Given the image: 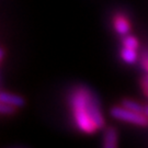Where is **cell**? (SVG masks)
<instances>
[{"instance_id":"obj_1","label":"cell","mask_w":148,"mask_h":148,"mask_svg":"<svg viewBox=\"0 0 148 148\" xmlns=\"http://www.w3.org/2000/svg\"><path fill=\"white\" fill-rule=\"evenodd\" d=\"M73 116L78 130L86 134H92L104 127V117L100 103L88 88L79 87L75 89L69 98Z\"/></svg>"},{"instance_id":"obj_2","label":"cell","mask_w":148,"mask_h":148,"mask_svg":"<svg viewBox=\"0 0 148 148\" xmlns=\"http://www.w3.org/2000/svg\"><path fill=\"white\" fill-rule=\"evenodd\" d=\"M110 114L113 119L121 122L130 123L136 126H148V116L144 113L131 111L124 106H114L112 108Z\"/></svg>"},{"instance_id":"obj_3","label":"cell","mask_w":148,"mask_h":148,"mask_svg":"<svg viewBox=\"0 0 148 148\" xmlns=\"http://www.w3.org/2000/svg\"><path fill=\"white\" fill-rule=\"evenodd\" d=\"M113 25L114 30L116 31L119 35L125 36L127 34H130L131 32V23L123 14H116L113 19Z\"/></svg>"},{"instance_id":"obj_4","label":"cell","mask_w":148,"mask_h":148,"mask_svg":"<svg viewBox=\"0 0 148 148\" xmlns=\"http://www.w3.org/2000/svg\"><path fill=\"white\" fill-rule=\"evenodd\" d=\"M0 101L2 103H5L7 106H11V108H20L23 106L24 104V100L20 95H13V93H9V92H0Z\"/></svg>"},{"instance_id":"obj_5","label":"cell","mask_w":148,"mask_h":148,"mask_svg":"<svg viewBox=\"0 0 148 148\" xmlns=\"http://www.w3.org/2000/svg\"><path fill=\"white\" fill-rule=\"evenodd\" d=\"M117 145V133L115 128L108 127L103 134V146L106 148H114Z\"/></svg>"},{"instance_id":"obj_6","label":"cell","mask_w":148,"mask_h":148,"mask_svg":"<svg viewBox=\"0 0 148 148\" xmlns=\"http://www.w3.org/2000/svg\"><path fill=\"white\" fill-rule=\"evenodd\" d=\"M121 58L127 65H133L137 62L138 54L136 48L125 47L123 46L121 49Z\"/></svg>"},{"instance_id":"obj_7","label":"cell","mask_w":148,"mask_h":148,"mask_svg":"<svg viewBox=\"0 0 148 148\" xmlns=\"http://www.w3.org/2000/svg\"><path fill=\"white\" fill-rule=\"evenodd\" d=\"M122 106L126 108L131 111L139 112V113H144V106H142L140 103H138L134 100H130V99H125L122 101Z\"/></svg>"},{"instance_id":"obj_8","label":"cell","mask_w":148,"mask_h":148,"mask_svg":"<svg viewBox=\"0 0 148 148\" xmlns=\"http://www.w3.org/2000/svg\"><path fill=\"white\" fill-rule=\"evenodd\" d=\"M122 44H123V46H125V47L136 48V49H137L138 46H139V43H138L137 38L135 36H133V35H130V34H127V35H125V36L123 37Z\"/></svg>"},{"instance_id":"obj_9","label":"cell","mask_w":148,"mask_h":148,"mask_svg":"<svg viewBox=\"0 0 148 148\" xmlns=\"http://www.w3.org/2000/svg\"><path fill=\"white\" fill-rule=\"evenodd\" d=\"M12 112H13V108L7 106V104L2 103V102L0 101V113H1V114H11Z\"/></svg>"},{"instance_id":"obj_10","label":"cell","mask_w":148,"mask_h":148,"mask_svg":"<svg viewBox=\"0 0 148 148\" xmlns=\"http://www.w3.org/2000/svg\"><path fill=\"white\" fill-rule=\"evenodd\" d=\"M144 114H146V115L148 116V106H144Z\"/></svg>"},{"instance_id":"obj_11","label":"cell","mask_w":148,"mask_h":148,"mask_svg":"<svg viewBox=\"0 0 148 148\" xmlns=\"http://www.w3.org/2000/svg\"><path fill=\"white\" fill-rule=\"evenodd\" d=\"M2 57V51H0V58Z\"/></svg>"}]
</instances>
